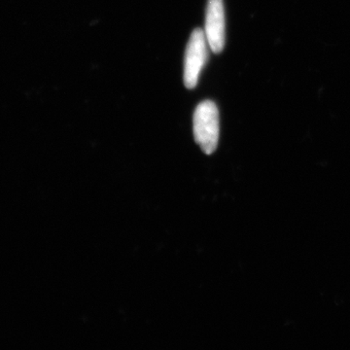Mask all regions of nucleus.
Masks as SVG:
<instances>
[{
  "mask_svg": "<svg viewBox=\"0 0 350 350\" xmlns=\"http://www.w3.org/2000/svg\"><path fill=\"white\" fill-rule=\"evenodd\" d=\"M194 137L202 150L207 155L215 151L219 139V112L213 101H202L196 108Z\"/></svg>",
  "mask_w": 350,
  "mask_h": 350,
  "instance_id": "nucleus-1",
  "label": "nucleus"
},
{
  "mask_svg": "<svg viewBox=\"0 0 350 350\" xmlns=\"http://www.w3.org/2000/svg\"><path fill=\"white\" fill-rule=\"evenodd\" d=\"M207 44L204 31L197 29L192 32L184 61V84L187 89H194L197 86L200 71L206 63Z\"/></svg>",
  "mask_w": 350,
  "mask_h": 350,
  "instance_id": "nucleus-2",
  "label": "nucleus"
},
{
  "mask_svg": "<svg viewBox=\"0 0 350 350\" xmlns=\"http://www.w3.org/2000/svg\"><path fill=\"white\" fill-rule=\"evenodd\" d=\"M204 34L213 53L222 52L225 46V11L223 0H208Z\"/></svg>",
  "mask_w": 350,
  "mask_h": 350,
  "instance_id": "nucleus-3",
  "label": "nucleus"
}]
</instances>
